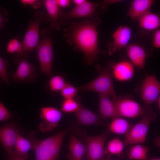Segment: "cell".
Wrapping results in <instances>:
<instances>
[{
  "instance_id": "cell-34",
  "label": "cell",
  "mask_w": 160,
  "mask_h": 160,
  "mask_svg": "<svg viewBox=\"0 0 160 160\" xmlns=\"http://www.w3.org/2000/svg\"><path fill=\"white\" fill-rule=\"evenodd\" d=\"M21 2L24 6L30 5L34 9L40 7L43 2L36 0H22Z\"/></svg>"
},
{
  "instance_id": "cell-27",
  "label": "cell",
  "mask_w": 160,
  "mask_h": 160,
  "mask_svg": "<svg viewBox=\"0 0 160 160\" xmlns=\"http://www.w3.org/2000/svg\"><path fill=\"white\" fill-rule=\"evenodd\" d=\"M124 147L123 142L119 138H115L108 142L107 150L111 154L118 155L122 152Z\"/></svg>"
},
{
  "instance_id": "cell-19",
  "label": "cell",
  "mask_w": 160,
  "mask_h": 160,
  "mask_svg": "<svg viewBox=\"0 0 160 160\" xmlns=\"http://www.w3.org/2000/svg\"><path fill=\"white\" fill-rule=\"evenodd\" d=\"M74 113L78 122L82 125L89 126L103 124L98 115L88 109L80 103L78 109Z\"/></svg>"
},
{
  "instance_id": "cell-17",
  "label": "cell",
  "mask_w": 160,
  "mask_h": 160,
  "mask_svg": "<svg viewBox=\"0 0 160 160\" xmlns=\"http://www.w3.org/2000/svg\"><path fill=\"white\" fill-rule=\"evenodd\" d=\"M154 0H133L131 2L127 15L137 20L139 17L150 11L155 3Z\"/></svg>"
},
{
  "instance_id": "cell-8",
  "label": "cell",
  "mask_w": 160,
  "mask_h": 160,
  "mask_svg": "<svg viewBox=\"0 0 160 160\" xmlns=\"http://www.w3.org/2000/svg\"><path fill=\"white\" fill-rule=\"evenodd\" d=\"M98 4L86 1L83 4L75 6L68 12L61 9L60 22L63 24H68L73 20L79 18H87L94 15Z\"/></svg>"
},
{
  "instance_id": "cell-23",
  "label": "cell",
  "mask_w": 160,
  "mask_h": 160,
  "mask_svg": "<svg viewBox=\"0 0 160 160\" xmlns=\"http://www.w3.org/2000/svg\"><path fill=\"white\" fill-rule=\"evenodd\" d=\"M129 123L120 116L113 118L109 126L110 132L122 135L127 134L130 129Z\"/></svg>"
},
{
  "instance_id": "cell-18",
  "label": "cell",
  "mask_w": 160,
  "mask_h": 160,
  "mask_svg": "<svg viewBox=\"0 0 160 160\" xmlns=\"http://www.w3.org/2000/svg\"><path fill=\"white\" fill-rule=\"evenodd\" d=\"M42 2L47 12L51 28L59 30L61 26L60 22L61 8L57 4L56 0H45Z\"/></svg>"
},
{
  "instance_id": "cell-16",
  "label": "cell",
  "mask_w": 160,
  "mask_h": 160,
  "mask_svg": "<svg viewBox=\"0 0 160 160\" xmlns=\"http://www.w3.org/2000/svg\"><path fill=\"white\" fill-rule=\"evenodd\" d=\"M134 72V66L129 61L126 60L115 62L112 67L113 76L120 81L130 80L133 77Z\"/></svg>"
},
{
  "instance_id": "cell-38",
  "label": "cell",
  "mask_w": 160,
  "mask_h": 160,
  "mask_svg": "<svg viewBox=\"0 0 160 160\" xmlns=\"http://www.w3.org/2000/svg\"><path fill=\"white\" fill-rule=\"evenodd\" d=\"M86 0H73L72 2L75 6L79 5L84 3Z\"/></svg>"
},
{
  "instance_id": "cell-4",
  "label": "cell",
  "mask_w": 160,
  "mask_h": 160,
  "mask_svg": "<svg viewBox=\"0 0 160 160\" xmlns=\"http://www.w3.org/2000/svg\"><path fill=\"white\" fill-rule=\"evenodd\" d=\"M115 62L114 61L110 60L104 67L96 64L95 67L99 75L91 82L78 87V90L96 92L99 94L111 96L113 100L116 99L117 97L113 87L112 73V67Z\"/></svg>"
},
{
  "instance_id": "cell-33",
  "label": "cell",
  "mask_w": 160,
  "mask_h": 160,
  "mask_svg": "<svg viewBox=\"0 0 160 160\" xmlns=\"http://www.w3.org/2000/svg\"><path fill=\"white\" fill-rule=\"evenodd\" d=\"M8 13L3 7H0V29L8 21Z\"/></svg>"
},
{
  "instance_id": "cell-30",
  "label": "cell",
  "mask_w": 160,
  "mask_h": 160,
  "mask_svg": "<svg viewBox=\"0 0 160 160\" xmlns=\"http://www.w3.org/2000/svg\"><path fill=\"white\" fill-rule=\"evenodd\" d=\"M78 89L71 84L66 83L60 91L61 95L65 99L73 98L76 95Z\"/></svg>"
},
{
  "instance_id": "cell-3",
  "label": "cell",
  "mask_w": 160,
  "mask_h": 160,
  "mask_svg": "<svg viewBox=\"0 0 160 160\" xmlns=\"http://www.w3.org/2000/svg\"><path fill=\"white\" fill-rule=\"evenodd\" d=\"M49 23L47 13L43 11H38L34 16L33 20L29 21L28 26L22 42L21 51L16 53L12 57L14 62L18 64L22 60H27L31 52L36 48L39 43V28L43 21Z\"/></svg>"
},
{
  "instance_id": "cell-42",
  "label": "cell",
  "mask_w": 160,
  "mask_h": 160,
  "mask_svg": "<svg viewBox=\"0 0 160 160\" xmlns=\"http://www.w3.org/2000/svg\"></svg>"
},
{
  "instance_id": "cell-20",
  "label": "cell",
  "mask_w": 160,
  "mask_h": 160,
  "mask_svg": "<svg viewBox=\"0 0 160 160\" xmlns=\"http://www.w3.org/2000/svg\"><path fill=\"white\" fill-rule=\"evenodd\" d=\"M99 113L103 119H113L119 116L110 96L104 94H99Z\"/></svg>"
},
{
  "instance_id": "cell-37",
  "label": "cell",
  "mask_w": 160,
  "mask_h": 160,
  "mask_svg": "<svg viewBox=\"0 0 160 160\" xmlns=\"http://www.w3.org/2000/svg\"><path fill=\"white\" fill-rule=\"evenodd\" d=\"M58 6L61 7H65L69 6L70 1L69 0H56Z\"/></svg>"
},
{
  "instance_id": "cell-15",
  "label": "cell",
  "mask_w": 160,
  "mask_h": 160,
  "mask_svg": "<svg viewBox=\"0 0 160 160\" xmlns=\"http://www.w3.org/2000/svg\"><path fill=\"white\" fill-rule=\"evenodd\" d=\"M19 135L17 128L11 124L0 127V141L9 154L12 153L13 148Z\"/></svg>"
},
{
  "instance_id": "cell-36",
  "label": "cell",
  "mask_w": 160,
  "mask_h": 160,
  "mask_svg": "<svg viewBox=\"0 0 160 160\" xmlns=\"http://www.w3.org/2000/svg\"><path fill=\"white\" fill-rule=\"evenodd\" d=\"M9 160H26L27 157L21 156L15 154L13 151L12 154H9Z\"/></svg>"
},
{
  "instance_id": "cell-31",
  "label": "cell",
  "mask_w": 160,
  "mask_h": 160,
  "mask_svg": "<svg viewBox=\"0 0 160 160\" xmlns=\"http://www.w3.org/2000/svg\"><path fill=\"white\" fill-rule=\"evenodd\" d=\"M9 64L7 61L0 56V78L7 85H10L7 68Z\"/></svg>"
},
{
  "instance_id": "cell-22",
  "label": "cell",
  "mask_w": 160,
  "mask_h": 160,
  "mask_svg": "<svg viewBox=\"0 0 160 160\" xmlns=\"http://www.w3.org/2000/svg\"><path fill=\"white\" fill-rule=\"evenodd\" d=\"M68 148L74 160H81L84 156L86 154L85 145L72 133L70 134Z\"/></svg>"
},
{
  "instance_id": "cell-32",
  "label": "cell",
  "mask_w": 160,
  "mask_h": 160,
  "mask_svg": "<svg viewBox=\"0 0 160 160\" xmlns=\"http://www.w3.org/2000/svg\"><path fill=\"white\" fill-rule=\"evenodd\" d=\"M12 113L4 106L0 101V121H6L11 117Z\"/></svg>"
},
{
  "instance_id": "cell-1",
  "label": "cell",
  "mask_w": 160,
  "mask_h": 160,
  "mask_svg": "<svg viewBox=\"0 0 160 160\" xmlns=\"http://www.w3.org/2000/svg\"><path fill=\"white\" fill-rule=\"evenodd\" d=\"M101 21L94 15L80 21L73 22L63 31L68 44L75 50L83 54L85 64L91 65L98 60V55L105 52L98 46L97 28Z\"/></svg>"
},
{
  "instance_id": "cell-6",
  "label": "cell",
  "mask_w": 160,
  "mask_h": 160,
  "mask_svg": "<svg viewBox=\"0 0 160 160\" xmlns=\"http://www.w3.org/2000/svg\"><path fill=\"white\" fill-rule=\"evenodd\" d=\"M141 120L126 134L123 143L125 147L129 145L140 144L146 140L151 123L157 118V114L148 108L142 115Z\"/></svg>"
},
{
  "instance_id": "cell-40",
  "label": "cell",
  "mask_w": 160,
  "mask_h": 160,
  "mask_svg": "<svg viewBox=\"0 0 160 160\" xmlns=\"http://www.w3.org/2000/svg\"><path fill=\"white\" fill-rule=\"evenodd\" d=\"M160 96L158 98L156 101H157V103H158V107L160 109Z\"/></svg>"
},
{
  "instance_id": "cell-12",
  "label": "cell",
  "mask_w": 160,
  "mask_h": 160,
  "mask_svg": "<svg viewBox=\"0 0 160 160\" xmlns=\"http://www.w3.org/2000/svg\"><path fill=\"white\" fill-rule=\"evenodd\" d=\"M132 30L127 25H122L118 27L112 34L113 41L108 44L109 54L112 55L126 47L131 39Z\"/></svg>"
},
{
  "instance_id": "cell-10",
  "label": "cell",
  "mask_w": 160,
  "mask_h": 160,
  "mask_svg": "<svg viewBox=\"0 0 160 160\" xmlns=\"http://www.w3.org/2000/svg\"><path fill=\"white\" fill-rule=\"evenodd\" d=\"M18 64L15 72L8 73L9 78L17 83L34 82L37 77V68L26 60H22Z\"/></svg>"
},
{
  "instance_id": "cell-39",
  "label": "cell",
  "mask_w": 160,
  "mask_h": 160,
  "mask_svg": "<svg viewBox=\"0 0 160 160\" xmlns=\"http://www.w3.org/2000/svg\"><path fill=\"white\" fill-rule=\"evenodd\" d=\"M154 143L158 146H160V139L159 137H156L155 139Z\"/></svg>"
},
{
  "instance_id": "cell-11",
  "label": "cell",
  "mask_w": 160,
  "mask_h": 160,
  "mask_svg": "<svg viewBox=\"0 0 160 160\" xmlns=\"http://www.w3.org/2000/svg\"><path fill=\"white\" fill-rule=\"evenodd\" d=\"M160 83L155 76H148L143 81L141 87L142 100L147 107L156 101L159 96Z\"/></svg>"
},
{
  "instance_id": "cell-24",
  "label": "cell",
  "mask_w": 160,
  "mask_h": 160,
  "mask_svg": "<svg viewBox=\"0 0 160 160\" xmlns=\"http://www.w3.org/2000/svg\"><path fill=\"white\" fill-rule=\"evenodd\" d=\"M149 150L147 146L143 145H134L129 148L128 156L131 159L145 160L147 159V154Z\"/></svg>"
},
{
  "instance_id": "cell-28",
  "label": "cell",
  "mask_w": 160,
  "mask_h": 160,
  "mask_svg": "<svg viewBox=\"0 0 160 160\" xmlns=\"http://www.w3.org/2000/svg\"><path fill=\"white\" fill-rule=\"evenodd\" d=\"M80 103L73 98L65 99L61 105V111L66 113H74L79 108Z\"/></svg>"
},
{
  "instance_id": "cell-35",
  "label": "cell",
  "mask_w": 160,
  "mask_h": 160,
  "mask_svg": "<svg viewBox=\"0 0 160 160\" xmlns=\"http://www.w3.org/2000/svg\"><path fill=\"white\" fill-rule=\"evenodd\" d=\"M153 46L156 48H160V29L158 28L154 31L153 39Z\"/></svg>"
},
{
  "instance_id": "cell-25",
  "label": "cell",
  "mask_w": 160,
  "mask_h": 160,
  "mask_svg": "<svg viewBox=\"0 0 160 160\" xmlns=\"http://www.w3.org/2000/svg\"><path fill=\"white\" fill-rule=\"evenodd\" d=\"M15 150L13 152L16 154L28 158V152L32 148L30 142L26 138L19 135L15 142L14 147Z\"/></svg>"
},
{
  "instance_id": "cell-14",
  "label": "cell",
  "mask_w": 160,
  "mask_h": 160,
  "mask_svg": "<svg viewBox=\"0 0 160 160\" xmlns=\"http://www.w3.org/2000/svg\"><path fill=\"white\" fill-rule=\"evenodd\" d=\"M126 52L129 61L137 70L144 68L147 53L143 47L137 43H132L126 47Z\"/></svg>"
},
{
  "instance_id": "cell-9",
  "label": "cell",
  "mask_w": 160,
  "mask_h": 160,
  "mask_svg": "<svg viewBox=\"0 0 160 160\" xmlns=\"http://www.w3.org/2000/svg\"><path fill=\"white\" fill-rule=\"evenodd\" d=\"M119 116L134 118L142 115L148 108H143L136 101L126 98L112 100Z\"/></svg>"
},
{
  "instance_id": "cell-21",
  "label": "cell",
  "mask_w": 160,
  "mask_h": 160,
  "mask_svg": "<svg viewBox=\"0 0 160 160\" xmlns=\"http://www.w3.org/2000/svg\"><path fill=\"white\" fill-rule=\"evenodd\" d=\"M139 26L143 31L147 32L155 31L160 25V18L156 13L151 11L138 18Z\"/></svg>"
},
{
  "instance_id": "cell-41",
  "label": "cell",
  "mask_w": 160,
  "mask_h": 160,
  "mask_svg": "<svg viewBox=\"0 0 160 160\" xmlns=\"http://www.w3.org/2000/svg\"><path fill=\"white\" fill-rule=\"evenodd\" d=\"M145 160H160V158H156L153 159H147Z\"/></svg>"
},
{
  "instance_id": "cell-29",
  "label": "cell",
  "mask_w": 160,
  "mask_h": 160,
  "mask_svg": "<svg viewBox=\"0 0 160 160\" xmlns=\"http://www.w3.org/2000/svg\"><path fill=\"white\" fill-rule=\"evenodd\" d=\"M22 42L18 37H16L10 40L7 46L6 50L10 54L19 53L22 49Z\"/></svg>"
},
{
  "instance_id": "cell-2",
  "label": "cell",
  "mask_w": 160,
  "mask_h": 160,
  "mask_svg": "<svg viewBox=\"0 0 160 160\" xmlns=\"http://www.w3.org/2000/svg\"><path fill=\"white\" fill-rule=\"evenodd\" d=\"M71 127L58 132L43 140L36 137L37 132L33 131L26 136L35 151L36 160H57L62 144L65 135Z\"/></svg>"
},
{
  "instance_id": "cell-13",
  "label": "cell",
  "mask_w": 160,
  "mask_h": 160,
  "mask_svg": "<svg viewBox=\"0 0 160 160\" xmlns=\"http://www.w3.org/2000/svg\"><path fill=\"white\" fill-rule=\"evenodd\" d=\"M42 122L39 125L40 130L49 132L53 130L61 119V111L53 107H43L41 108L40 114Z\"/></svg>"
},
{
  "instance_id": "cell-26",
  "label": "cell",
  "mask_w": 160,
  "mask_h": 160,
  "mask_svg": "<svg viewBox=\"0 0 160 160\" xmlns=\"http://www.w3.org/2000/svg\"><path fill=\"white\" fill-rule=\"evenodd\" d=\"M66 83L62 76L55 75L52 77L49 80L48 83V86L50 92L55 93L60 91Z\"/></svg>"
},
{
  "instance_id": "cell-7",
  "label": "cell",
  "mask_w": 160,
  "mask_h": 160,
  "mask_svg": "<svg viewBox=\"0 0 160 160\" xmlns=\"http://www.w3.org/2000/svg\"><path fill=\"white\" fill-rule=\"evenodd\" d=\"M110 132L109 130L95 136L84 137L86 147L87 160H101L105 153L106 140Z\"/></svg>"
},
{
  "instance_id": "cell-5",
  "label": "cell",
  "mask_w": 160,
  "mask_h": 160,
  "mask_svg": "<svg viewBox=\"0 0 160 160\" xmlns=\"http://www.w3.org/2000/svg\"><path fill=\"white\" fill-rule=\"evenodd\" d=\"M42 38L37 47V58L41 71L48 77L52 74L53 59L52 32L48 27L44 28L41 32Z\"/></svg>"
}]
</instances>
